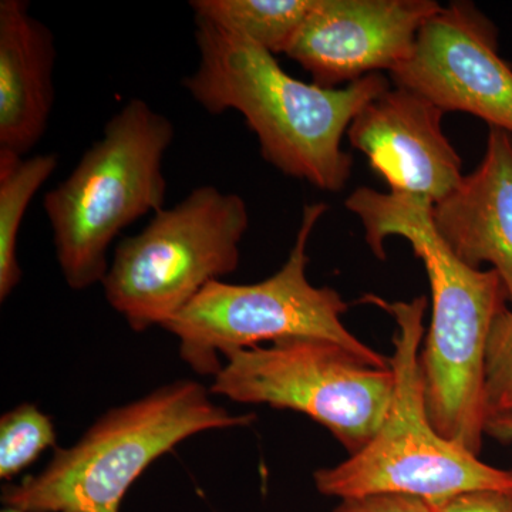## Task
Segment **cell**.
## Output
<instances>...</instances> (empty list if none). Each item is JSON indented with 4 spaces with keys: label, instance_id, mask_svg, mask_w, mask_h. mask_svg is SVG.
Returning a JSON list of instances; mask_svg holds the SVG:
<instances>
[{
    "label": "cell",
    "instance_id": "cell-21",
    "mask_svg": "<svg viewBox=\"0 0 512 512\" xmlns=\"http://www.w3.org/2000/svg\"><path fill=\"white\" fill-rule=\"evenodd\" d=\"M2 512H23V511L15 510V508L6 507L5 510H3Z\"/></svg>",
    "mask_w": 512,
    "mask_h": 512
},
{
    "label": "cell",
    "instance_id": "cell-2",
    "mask_svg": "<svg viewBox=\"0 0 512 512\" xmlns=\"http://www.w3.org/2000/svg\"><path fill=\"white\" fill-rule=\"evenodd\" d=\"M346 208L365 227L367 245L386 259L384 242L402 237L429 276L431 319L420 353L424 402L441 436L480 454L487 421L484 359L495 318L507 308L503 279L494 269H473L444 244L433 225L429 202L360 187Z\"/></svg>",
    "mask_w": 512,
    "mask_h": 512
},
{
    "label": "cell",
    "instance_id": "cell-16",
    "mask_svg": "<svg viewBox=\"0 0 512 512\" xmlns=\"http://www.w3.org/2000/svg\"><path fill=\"white\" fill-rule=\"evenodd\" d=\"M56 444L52 419L32 403L20 404L0 419V478L12 480Z\"/></svg>",
    "mask_w": 512,
    "mask_h": 512
},
{
    "label": "cell",
    "instance_id": "cell-14",
    "mask_svg": "<svg viewBox=\"0 0 512 512\" xmlns=\"http://www.w3.org/2000/svg\"><path fill=\"white\" fill-rule=\"evenodd\" d=\"M194 18L245 37L272 55H285L315 0H191Z\"/></svg>",
    "mask_w": 512,
    "mask_h": 512
},
{
    "label": "cell",
    "instance_id": "cell-8",
    "mask_svg": "<svg viewBox=\"0 0 512 512\" xmlns=\"http://www.w3.org/2000/svg\"><path fill=\"white\" fill-rule=\"evenodd\" d=\"M393 390L392 369L369 365L332 340L292 338L232 353L210 392L305 414L352 456L382 426Z\"/></svg>",
    "mask_w": 512,
    "mask_h": 512
},
{
    "label": "cell",
    "instance_id": "cell-10",
    "mask_svg": "<svg viewBox=\"0 0 512 512\" xmlns=\"http://www.w3.org/2000/svg\"><path fill=\"white\" fill-rule=\"evenodd\" d=\"M440 9L433 0H315L285 55L328 89L390 73Z\"/></svg>",
    "mask_w": 512,
    "mask_h": 512
},
{
    "label": "cell",
    "instance_id": "cell-12",
    "mask_svg": "<svg viewBox=\"0 0 512 512\" xmlns=\"http://www.w3.org/2000/svg\"><path fill=\"white\" fill-rule=\"evenodd\" d=\"M431 217L463 264H487L500 275L512 306V134L490 127L480 165L433 205Z\"/></svg>",
    "mask_w": 512,
    "mask_h": 512
},
{
    "label": "cell",
    "instance_id": "cell-20",
    "mask_svg": "<svg viewBox=\"0 0 512 512\" xmlns=\"http://www.w3.org/2000/svg\"><path fill=\"white\" fill-rule=\"evenodd\" d=\"M484 434L500 443H512V412L488 417L485 421Z\"/></svg>",
    "mask_w": 512,
    "mask_h": 512
},
{
    "label": "cell",
    "instance_id": "cell-9",
    "mask_svg": "<svg viewBox=\"0 0 512 512\" xmlns=\"http://www.w3.org/2000/svg\"><path fill=\"white\" fill-rule=\"evenodd\" d=\"M390 76L444 113L471 114L512 134V67L498 52L497 28L471 3L441 6Z\"/></svg>",
    "mask_w": 512,
    "mask_h": 512
},
{
    "label": "cell",
    "instance_id": "cell-6",
    "mask_svg": "<svg viewBox=\"0 0 512 512\" xmlns=\"http://www.w3.org/2000/svg\"><path fill=\"white\" fill-rule=\"evenodd\" d=\"M328 205L303 208L301 227L288 259L276 274L256 284L214 281L164 328L180 342V356L195 373L215 377L238 350L292 338L332 340L369 365L390 369L380 355L349 332L342 316L349 303L335 289L309 282L308 242Z\"/></svg>",
    "mask_w": 512,
    "mask_h": 512
},
{
    "label": "cell",
    "instance_id": "cell-13",
    "mask_svg": "<svg viewBox=\"0 0 512 512\" xmlns=\"http://www.w3.org/2000/svg\"><path fill=\"white\" fill-rule=\"evenodd\" d=\"M56 40L26 0L0 2V156L28 157L55 104Z\"/></svg>",
    "mask_w": 512,
    "mask_h": 512
},
{
    "label": "cell",
    "instance_id": "cell-4",
    "mask_svg": "<svg viewBox=\"0 0 512 512\" xmlns=\"http://www.w3.org/2000/svg\"><path fill=\"white\" fill-rule=\"evenodd\" d=\"M174 124L146 100L131 99L103 128L72 173L47 191L43 208L66 284L84 291L103 282L109 249L124 229L163 210V164Z\"/></svg>",
    "mask_w": 512,
    "mask_h": 512
},
{
    "label": "cell",
    "instance_id": "cell-11",
    "mask_svg": "<svg viewBox=\"0 0 512 512\" xmlns=\"http://www.w3.org/2000/svg\"><path fill=\"white\" fill-rule=\"evenodd\" d=\"M444 114L421 94L390 87L352 121L350 144L390 192L436 205L464 177L461 158L441 127Z\"/></svg>",
    "mask_w": 512,
    "mask_h": 512
},
{
    "label": "cell",
    "instance_id": "cell-5",
    "mask_svg": "<svg viewBox=\"0 0 512 512\" xmlns=\"http://www.w3.org/2000/svg\"><path fill=\"white\" fill-rule=\"evenodd\" d=\"M366 301L392 315L397 325L390 357L392 404L362 450L338 466L315 471L316 490L339 500L367 494L413 495L439 508L470 491H512V470L485 464L431 424L420 366L427 299L390 303L367 295Z\"/></svg>",
    "mask_w": 512,
    "mask_h": 512
},
{
    "label": "cell",
    "instance_id": "cell-17",
    "mask_svg": "<svg viewBox=\"0 0 512 512\" xmlns=\"http://www.w3.org/2000/svg\"><path fill=\"white\" fill-rule=\"evenodd\" d=\"M484 403L487 419L512 412V308L495 318L484 359Z\"/></svg>",
    "mask_w": 512,
    "mask_h": 512
},
{
    "label": "cell",
    "instance_id": "cell-7",
    "mask_svg": "<svg viewBox=\"0 0 512 512\" xmlns=\"http://www.w3.org/2000/svg\"><path fill=\"white\" fill-rule=\"evenodd\" d=\"M248 228L241 195L194 188L119 242L101 282L106 301L134 332L164 328L205 286L237 271Z\"/></svg>",
    "mask_w": 512,
    "mask_h": 512
},
{
    "label": "cell",
    "instance_id": "cell-18",
    "mask_svg": "<svg viewBox=\"0 0 512 512\" xmlns=\"http://www.w3.org/2000/svg\"><path fill=\"white\" fill-rule=\"evenodd\" d=\"M333 512H441V508L413 495L367 494L339 500Z\"/></svg>",
    "mask_w": 512,
    "mask_h": 512
},
{
    "label": "cell",
    "instance_id": "cell-3",
    "mask_svg": "<svg viewBox=\"0 0 512 512\" xmlns=\"http://www.w3.org/2000/svg\"><path fill=\"white\" fill-rule=\"evenodd\" d=\"M255 419L218 406L200 383L165 384L101 416L74 446L56 450L42 473L5 487L2 500L23 512H120L131 485L178 444Z\"/></svg>",
    "mask_w": 512,
    "mask_h": 512
},
{
    "label": "cell",
    "instance_id": "cell-1",
    "mask_svg": "<svg viewBox=\"0 0 512 512\" xmlns=\"http://www.w3.org/2000/svg\"><path fill=\"white\" fill-rule=\"evenodd\" d=\"M194 22L197 69L181 83L192 99L215 116L241 113L276 170L318 190L342 191L353 168L342 138L357 114L390 89L389 79L373 73L336 89L301 82L245 37Z\"/></svg>",
    "mask_w": 512,
    "mask_h": 512
},
{
    "label": "cell",
    "instance_id": "cell-15",
    "mask_svg": "<svg viewBox=\"0 0 512 512\" xmlns=\"http://www.w3.org/2000/svg\"><path fill=\"white\" fill-rule=\"evenodd\" d=\"M56 154L0 156V301L5 302L22 281L18 241L23 218L40 188L55 173Z\"/></svg>",
    "mask_w": 512,
    "mask_h": 512
},
{
    "label": "cell",
    "instance_id": "cell-19",
    "mask_svg": "<svg viewBox=\"0 0 512 512\" xmlns=\"http://www.w3.org/2000/svg\"><path fill=\"white\" fill-rule=\"evenodd\" d=\"M441 512H512V491H470L448 501Z\"/></svg>",
    "mask_w": 512,
    "mask_h": 512
}]
</instances>
